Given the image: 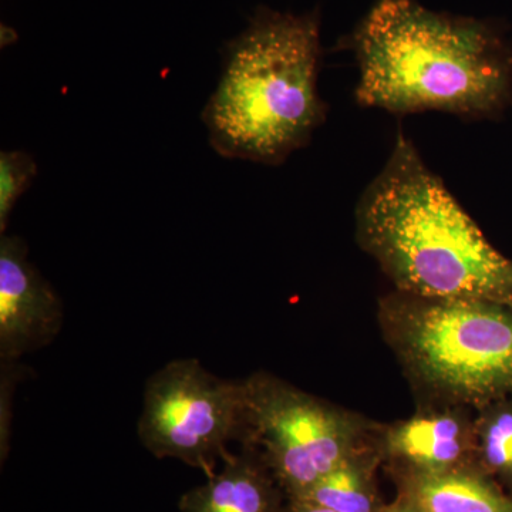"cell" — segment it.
<instances>
[{
  "mask_svg": "<svg viewBox=\"0 0 512 512\" xmlns=\"http://www.w3.org/2000/svg\"><path fill=\"white\" fill-rule=\"evenodd\" d=\"M343 47L359 67L360 107L500 119L512 109V43L497 23L376 0Z\"/></svg>",
  "mask_w": 512,
  "mask_h": 512,
  "instance_id": "cell-1",
  "label": "cell"
},
{
  "mask_svg": "<svg viewBox=\"0 0 512 512\" xmlns=\"http://www.w3.org/2000/svg\"><path fill=\"white\" fill-rule=\"evenodd\" d=\"M356 237L396 291L512 309V261L490 244L402 130L356 208Z\"/></svg>",
  "mask_w": 512,
  "mask_h": 512,
  "instance_id": "cell-2",
  "label": "cell"
},
{
  "mask_svg": "<svg viewBox=\"0 0 512 512\" xmlns=\"http://www.w3.org/2000/svg\"><path fill=\"white\" fill-rule=\"evenodd\" d=\"M319 9L295 15L259 6L222 53L217 89L202 110L221 157L285 163L328 117L319 96Z\"/></svg>",
  "mask_w": 512,
  "mask_h": 512,
  "instance_id": "cell-3",
  "label": "cell"
},
{
  "mask_svg": "<svg viewBox=\"0 0 512 512\" xmlns=\"http://www.w3.org/2000/svg\"><path fill=\"white\" fill-rule=\"evenodd\" d=\"M379 316L407 373L440 399L481 409L512 396V309L396 291Z\"/></svg>",
  "mask_w": 512,
  "mask_h": 512,
  "instance_id": "cell-4",
  "label": "cell"
},
{
  "mask_svg": "<svg viewBox=\"0 0 512 512\" xmlns=\"http://www.w3.org/2000/svg\"><path fill=\"white\" fill-rule=\"evenodd\" d=\"M242 446L258 451L289 498L302 497L346 458L362 451L366 424L355 414L268 373L245 379Z\"/></svg>",
  "mask_w": 512,
  "mask_h": 512,
  "instance_id": "cell-5",
  "label": "cell"
},
{
  "mask_svg": "<svg viewBox=\"0 0 512 512\" xmlns=\"http://www.w3.org/2000/svg\"><path fill=\"white\" fill-rule=\"evenodd\" d=\"M245 380L212 375L198 360L178 359L147 380L138 437L157 458H175L211 477L228 443L244 440Z\"/></svg>",
  "mask_w": 512,
  "mask_h": 512,
  "instance_id": "cell-6",
  "label": "cell"
},
{
  "mask_svg": "<svg viewBox=\"0 0 512 512\" xmlns=\"http://www.w3.org/2000/svg\"><path fill=\"white\" fill-rule=\"evenodd\" d=\"M20 237L0 238V357L10 363L45 348L63 326V303L29 261Z\"/></svg>",
  "mask_w": 512,
  "mask_h": 512,
  "instance_id": "cell-7",
  "label": "cell"
},
{
  "mask_svg": "<svg viewBox=\"0 0 512 512\" xmlns=\"http://www.w3.org/2000/svg\"><path fill=\"white\" fill-rule=\"evenodd\" d=\"M458 407L426 410L387 427L382 433L384 451L416 474L464 470L476 454V436L474 420Z\"/></svg>",
  "mask_w": 512,
  "mask_h": 512,
  "instance_id": "cell-8",
  "label": "cell"
},
{
  "mask_svg": "<svg viewBox=\"0 0 512 512\" xmlns=\"http://www.w3.org/2000/svg\"><path fill=\"white\" fill-rule=\"evenodd\" d=\"M278 481L258 451L244 446L229 454L222 470L181 495V512H281ZM281 487V485H279Z\"/></svg>",
  "mask_w": 512,
  "mask_h": 512,
  "instance_id": "cell-9",
  "label": "cell"
},
{
  "mask_svg": "<svg viewBox=\"0 0 512 512\" xmlns=\"http://www.w3.org/2000/svg\"><path fill=\"white\" fill-rule=\"evenodd\" d=\"M412 503L424 512H512V501L466 468L416 474Z\"/></svg>",
  "mask_w": 512,
  "mask_h": 512,
  "instance_id": "cell-10",
  "label": "cell"
},
{
  "mask_svg": "<svg viewBox=\"0 0 512 512\" xmlns=\"http://www.w3.org/2000/svg\"><path fill=\"white\" fill-rule=\"evenodd\" d=\"M370 467L363 451H359L320 478L299 498L333 512H379Z\"/></svg>",
  "mask_w": 512,
  "mask_h": 512,
  "instance_id": "cell-11",
  "label": "cell"
},
{
  "mask_svg": "<svg viewBox=\"0 0 512 512\" xmlns=\"http://www.w3.org/2000/svg\"><path fill=\"white\" fill-rule=\"evenodd\" d=\"M476 454L498 473L512 474V402L498 400L481 407L474 420Z\"/></svg>",
  "mask_w": 512,
  "mask_h": 512,
  "instance_id": "cell-12",
  "label": "cell"
},
{
  "mask_svg": "<svg viewBox=\"0 0 512 512\" xmlns=\"http://www.w3.org/2000/svg\"><path fill=\"white\" fill-rule=\"evenodd\" d=\"M37 175L35 158L25 151L0 153V232L8 228L10 214Z\"/></svg>",
  "mask_w": 512,
  "mask_h": 512,
  "instance_id": "cell-13",
  "label": "cell"
},
{
  "mask_svg": "<svg viewBox=\"0 0 512 512\" xmlns=\"http://www.w3.org/2000/svg\"><path fill=\"white\" fill-rule=\"evenodd\" d=\"M281 512H333L328 508L320 507V505L311 503L302 498H289L288 504L282 508Z\"/></svg>",
  "mask_w": 512,
  "mask_h": 512,
  "instance_id": "cell-14",
  "label": "cell"
},
{
  "mask_svg": "<svg viewBox=\"0 0 512 512\" xmlns=\"http://www.w3.org/2000/svg\"><path fill=\"white\" fill-rule=\"evenodd\" d=\"M380 512H424L421 508L417 507L416 504H413L412 501L406 504H397L393 505V507L387 508V510Z\"/></svg>",
  "mask_w": 512,
  "mask_h": 512,
  "instance_id": "cell-15",
  "label": "cell"
},
{
  "mask_svg": "<svg viewBox=\"0 0 512 512\" xmlns=\"http://www.w3.org/2000/svg\"><path fill=\"white\" fill-rule=\"evenodd\" d=\"M2 47L12 45L18 40L15 30L8 28V26L2 25Z\"/></svg>",
  "mask_w": 512,
  "mask_h": 512,
  "instance_id": "cell-16",
  "label": "cell"
}]
</instances>
